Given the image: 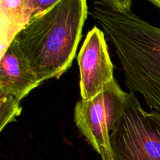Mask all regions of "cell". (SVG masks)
<instances>
[{
    "label": "cell",
    "instance_id": "cell-1",
    "mask_svg": "<svg viewBox=\"0 0 160 160\" xmlns=\"http://www.w3.org/2000/svg\"><path fill=\"white\" fill-rule=\"evenodd\" d=\"M90 14L113 45L128 89L160 112V28L103 0L93 3Z\"/></svg>",
    "mask_w": 160,
    "mask_h": 160
},
{
    "label": "cell",
    "instance_id": "cell-2",
    "mask_svg": "<svg viewBox=\"0 0 160 160\" xmlns=\"http://www.w3.org/2000/svg\"><path fill=\"white\" fill-rule=\"evenodd\" d=\"M88 13L87 0H60L16 36L12 45L41 84L71 67Z\"/></svg>",
    "mask_w": 160,
    "mask_h": 160
},
{
    "label": "cell",
    "instance_id": "cell-3",
    "mask_svg": "<svg viewBox=\"0 0 160 160\" xmlns=\"http://www.w3.org/2000/svg\"><path fill=\"white\" fill-rule=\"evenodd\" d=\"M112 131V160H160V112L144 110L134 92Z\"/></svg>",
    "mask_w": 160,
    "mask_h": 160
},
{
    "label": "cell",
    "instance_id": "cell-4",
    "mask_svg": "<svg viewBox=\"0 0 160 160\" xmlns=\"http://www.w3.org/2000/svg\"><path fill=\"white\" fill-rule=\"evenodd\" d=\"M128 95L113 80L99 95L75 106V124L102 160H112L109 131L121 117Z\"/></svg>",
    "mask_w": 160,
    "mask_h": 160
},
{
    "label": "cell",
    "instance_id": "cell-5",
    "mask_svg": "<svg viewBox=\"0 0 160 160\" xmlns=\"http://www.w3.org/2000/svg\"><path fill=\"white\" fill-rule=\"evenodd\" d=\"M78 62L81 99L95 98L115 80L105 33L98 27L88 33L78 56Z\"/></svg>",
    "mask_w": 160,
    "mask_h": 160
},
{
    "label": "cell",
    "instance_id": "cell-6",
    "mask_svg": "<svg viewBox=\"0 0 160 160\" xmlns=\"http://www.w3.org/2000/svg\"><path fill=\"white\" fill-rule=\"evenodd\" d=\"M0 58V90L12 94L21 101L40 85L36 75L12 44Z\"/></svg>",
    "mask_w": 160,
    "mask_h": 160
},
{
    "label": "cell",
    "instance_id": "cell-7",
    "mask_svg": "<svg viewBox=\"0 0 160 160\" xmlns=\"http://www.w3.org/2000/svg\"><path fill=\"white\" fill-rule=\"evenodd\" d=\"M0 4V56H2L16 36L32 20L34 10L30 0H1Z\"/></svg>",
    "mask_w": 160,
    "mask_h": 160
},
{
    "label": "cell",
    "instance_id": "cell-8",
    "mask_svg": "<svg viewBox=\"0 0 160 160\" xmlns=\"http://www.w3.org/2000/svg\"><path fill=\"white\" fill-rule=\"evenodd\" d=\"M21 111L20 100L12 94L0 90V131L14 121Z\"/></svg>",
    "mask_w": 160,
    "mask_h": 160
},
{
    "label": "cell",
    "instance_id": "cell-9",
    "mask_svg": "<svg viewBox=\"0 0 160 160\" xmlns=\"http://www.w3.org/2000/svg\"><path fill=\"white\" fill-rule=\"evenodd\" d=\"M60 0H30L34 10L33 18L51 9Z\"/></svg>",
    "mask_w": 160,
    "mask_h": 160
},
{
    "label": "cell",
    "instance_id": "cell-10",
    "mask_svg": "<svg viewBox=\"0 0 160 160\" xmlns=\"http://www.w3.org/2000/svg\"><path fill=\"white\" fill-rule=\"evenodd\" d=\"M115 8L116 9L122 12L131 11L132 0H103Z\"/></svg>",
    "mask_w": 160,
    "mask_h": 160
},
{
    "label": "cell",
    "instance_id": "cell-11",
    "mask_svg": "<svg viewBox=\"0 0 160 160\" xmlns=\"http://www.w3.org/2000/svg\"><path fill=\"white\" fill-rule=\"evenodd\" d=\"M148 1L151 2L152 4H154L155 6L160 9V0H148Z\"/></svg>",
    "mask_w": 160,
    "mask_h": 160
}]
</instances>
